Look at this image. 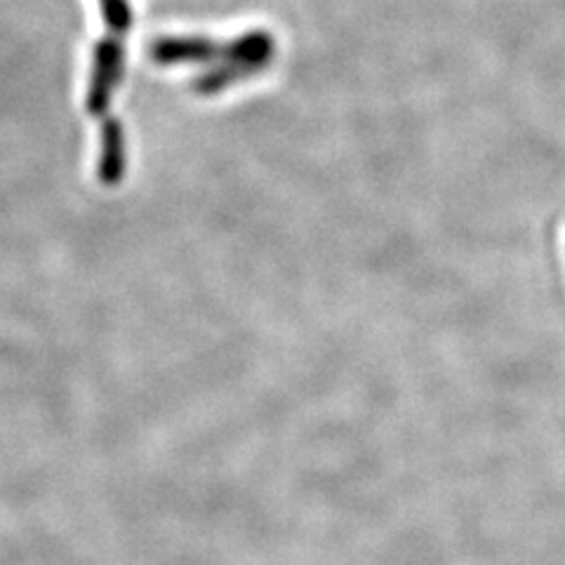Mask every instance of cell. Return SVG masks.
Wrapping results in <instances>:
<instances>
[{
	"label": "cell",
	"mask_w": 565,
	"mask_h": 565,
	"mask_svg": "<svg viewBox=\"0 0 565 565\" xmlns=\"http://www.w3.org/2000/svg\"><path fill=\"white\" fill-rule=\"evenodd\" d=\"M104 10L116 29H126L130 22V10L126 0H104Z\"/></svg>",
	"instance_id": "obj_1"
}]
</instances>
